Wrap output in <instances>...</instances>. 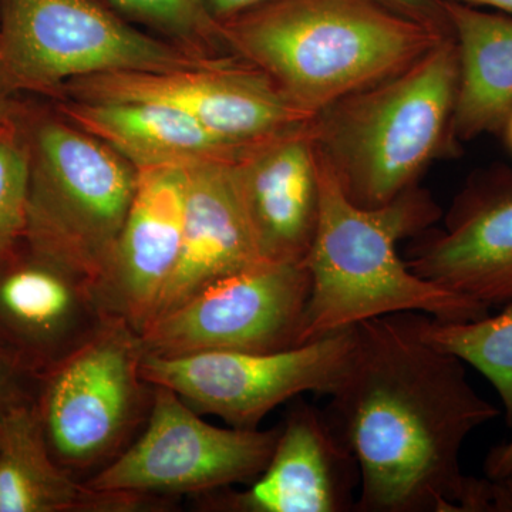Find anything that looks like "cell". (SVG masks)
Segmentation results:
<instances>
[{"mask_svg":"<svg viewBox=\"0 0 512 512\" xmlns=\"http://www.w3.org/2000/svg\"><path fill=\"white\" fill-rule=\"evenodd\" d=\"M373 2L404 18L451 33L450 23L443 8V0H373Z\"/></svg>","mask_w":512,"mask_h":512,"instance_id":"24","label":"cell"},{"mask_svg":"<svg viewBox=\"0 0 512 512\" xmlns=\"http://www.w3.org/2000/svg\"><path fill=\"white\" fill-rule=\"evenodd\" d=\"M13 109L12 104L8 100V93L0 89V124L5 123L6 120L12 119Z\"/></svg>","mask_w":512,"mask_h":512,"instance_id":"30","label":"cell"},{"mask_svg":"<svg viewBox=\"0 0 512 512\" xmlns=\"http://www.w3.org/2000/svg\"><path fill=\"white\" fill-rule=\"evenodd\" d=\"M137 171L133 201L96 289L110 316L141 333L153 319L180 255L188 167Z\"/></svg>","mask_w":512,"mask_h":512,"instance_id":"15","label":"cell"},{"mask_svg":"<svg viewBox=\"0 0 512 512\" xmlns=\"http://www.w3.org/2000/svg\"><path fill=\"white\" fill-rule=\"evenodd\" d=\"M29 174V138L12 117L0 124V261L25 238Z\"/></svg>","mask_w":512,"mask_h":512,"instance_id":"22","label":"cell"},{"mask_svg":"<svg viewBox=\"0 0 512 512\" xmlns=\"http://www.w3.org/2000/svg\"><path fill=\"white\" fill-rule=\"evenodd\" d=\"M269 2L272 0H204L205 6L218 22L235 18Z\"/></svg>","mask_w":512,"mask_h":512,"instance_id":"27","label":"cell"},{"mask_svg":"<svg viewBox=\"0 0 512 512\" xmlns=\"http://www.w3.org/2000/svg\"><path fill=\"white\" fill-rule=\"evenodd\" d=\"M141 335L111 318L35 382L33 407L50 453L87 481L123 453L146 424L154 384L141 373Z\"/></svg>","mask_w":512,"mask_h":512,"instance_id":"7","label":"cell"},{"mask_svg":"<svg viewBox=\"0 0 512 512\" xmlns=\"http://www.w3.org/2000/svg\"><path fill=\"white\" fill-rule=\"evenodd\" d=\"M319 160L318 227L305 265L311 295L301 345L366 320L421 312L441 320L483 318L490 309L414 274L399 255L400 242L433 227L441 208L419 185L389 204H355L328 164Z\"/></svg>","mask_w":512,"mask_h":512,"instance_id":"3","label":"cell"},{"mask_svg":"<svg viewBox=\"0 0 512 512\" xmlns=\"http://www.w3.org/2000/svg\"><path fill=\"white\" fill-rule=\"evenodd\" d=\"M231 170L262 261L305 262L320 207L312 123L252 147Z\"/></svg>","mask_w":512,"mask_h":512,"instance_id":"16","label":"cell"},{"mask_svg":"<svg viewBox=\"0 0 512 512\" xmlns=\"http://www.w3.org/2000/svg\"><path fill=\"white\" fill-rule=\"evenodd\" d=\"M458 50L454 143L497 133L512 111V16L443 0Z\"/></svg>","mask_w":512,"mask_h":512,"instance_id":"20","label":"cell"},{"mask_svg":"<svg viewBox=\"0 0 512 512\" xmlns=\"http://www.w3.org/2000/svg\"><path fill=\"white\" fill-rule=\"evenodd\" d=\"M231 163L208 161L188 167L180 255L151 322L208 285L264 264L239 201Z\"/></svg>","mask_w":512,"mask_h":512,"instance_id":"17","label":"cell"},{"mask_svg":"<svg viewBox=\"0 0 512 512\" xmlns=\"http://www.w3.org/2000/svg\"><path fill=\"white\" fill-rule=\"evenodd\" d=\"M326 416L359 466L356 512H491L490 478L466 476L471 433L500 416L457 357L417 338L399 313L355 326Z\"/></svg>","mask_w":512,"mask_h":512,"instance_id":"1","label":"cell"},{"mask_svg":"<svg viewBox=\"0 0 512 512\" xmlns=\"http://www.w3.org/2000/svg\"><path fill=\"white\" fill-rule=\"evenodd\" d=\"M171 498L94 490L57 464L33 399L0 419V512H138L171 507Z\"/></svg>","mask_w":512,"mask_h":512,"instance_id":"18","label":"cell"},{"mask_svg":"<svg viewBox=\"0 0 512 512\" xmlns=\"http://www.w3.org/2000/svg\"><path fill=\"white\" fill-rule=\"evenodd\" d=\"M221 59L148 36L96 0H3L0 89L8 94L59 96L96 74L175 72Z\"/></svg>","mask_w":512,"mask_h":512,"instance_id":"5","label":"cell"},{"mask_svg":"<svg viewBox=\"0 0 512 512\" xmlns=\"http://www.w3.org/2000/svg\"><path fill=\"white\" fill-rule=\"evenodd\" d=\"M110 318L89 276L25 238L0 261V357L33 382Z\"/></svg>","mask_w":512,"mask_h":512,"instance_id":"12","label":"cell"},{"mask_svg":"<svg viewBox=\"0 0 512 512\" xmlns=\"http://www.w3.org/2000/svg\"><path fill=\"white\" fill-rule=\"evenodd\" d=\"M458 50L448 36L407 69L316 114L318 154L350 200L389 204L419 185L434 158L456 151L451 126Z\"/></svg>","mask_w":512,"mask_h":512,"instance_id":"4","label":"cell"},{"mask_svg":"<svg viewBox=\"0 0 512 512\" xmlns=\"http://www.w3.org/2000/svg\"><path fill=\"white\" fill-rule=\"evenodd\" d=\"M500 131H503L505 144H507V147L510 148L512 153V111Z\"/></svg>","mask_w":512,"mask_h":512,"instance_id":"31","label":"cell"},{"mask_svg":"<svg viewBox=\"0 0 512 512\" xmlns=\"http://www.w3.org/2000/svg\"><path fill=\"white\" fill-rule=\"evenodd\" d=\"M311 295L305 262H264L222 278L150 323L141 335L146 355L276 352L301 345Z\"/></svg>","mask_w":512,"mask_h":512,"instance_id":"10","label":"cell"},{"mask_svg":"<svg viewBox=\"0 0 512 512\" xmlns=\"http://www.w3.org/2000/svg\"><path fill=\"white\" fill-rule=\"evenodd\" d=\"M29 147L25 241L96 285L126 221L137 168L60 120L40 123Z\"/></svg>","mask_w":512,"mask_h":512,"instance_id":"6","label":"cell"},{"mask_svg":"<svg viewBox=\"0 0 512 512\" xmlns=\"http://www.w3.org/2000/svg\"><path fill=\"white\" fill-rule=\"evenodd\" d=\"M451 2L466 3L476 8H487L512 16V0H451Z\"/></svg>","mask_w":512,"mask_h":512,"instance_id":"29","label":"cell"},{"mask_svg":"<svg viewBox=\"0 0 512 512\" xmlns=\"http://www.w3.org/2000/svg\"><path fill=\"white\" fill-rule=\"evenodd\" d=\"M35 382L20 375L0 357V419L20 403L33 399Z\"/></svg>","mask_w":512,"mask_h":512,"instance_id":"25","label":"cell"},{"mask_svg":"<svg viewBox=\"0 0 512 512\" xmlns=\"http://www.w3.org/2000/svg\"><path fill=\"white\" fill-rule=\"evenodd\" d=\"M130 15L156 26L178 45L211 55L221 46V26L204 0H111Z\"/></svg>","mask_w":512,"mask_h":512,"instance_id":"23","label":"cell"},{"mask_svg":"<svg viewBox=\"0 0 512 512\" xmlns=\"http://www.w3.org/2000/svg\"><path fill=\"white\" fill-rule=\"evenodd\" d=\"M70 123L103 141L134 167L235 161L251 148L215 136L183 111L144 101H80L62 104Z\"/></svg>","mask_w":512,"mask_h":512,"instance_id":"19","label":"cell"},{"mask_svg":"<svg viewBox=\"0 0 512 512\" xmlns=\"http://www.w3.org/2000/svg\"><path fill=\"white\" fill-rule=\"evenodd\" d=\"M278 436L279 426L215 427L173 390L154 384L150 413L136 439L84 483L94 490L158 498L210 494L258 478Z\"/></svg>","mask_w":512,"mask_h":512,"instance_id":"8","label":"cell"},{"mask_svg":"<svg viewBox=\"0 0 512 512\" xmlns=\"http://www.w3.org/2000/svg\"><path fill=\"white\" fill-rule=\"evenodd\" d=\"M356 329L339 330L276 352L146 355L148 383L177 393L195 412L214 414L235 429L256 430L272 410L302 393L329 396L352 360Z\"/></svg>","mask_w":512,"mask_h":512,"instance_id":"9","label":"cell"},{"mask_svg":"<svg viewBox=\"0 0 512 512\" xmlns=\"http://www.w3.org/2000/svg\"><path fill=\"white\" fill-rule=\"evenodd\" d=\"M485 476L490 480H503L512 473V439L491 448L484 464Z\"/></svg>","mask_w":512,"mask_h":512,"instance_id":"26","label":"cell"},{"mask_svg":"<svg viewBox=\"0 0 512 512\" xmlns=\"http://www.w3.org/2000/svg\"><path fill=\"white\" fill-rule=\"evenodd\" d=\"M238 59L200 69L164 73L96 74L67 84L80 101H144L183 111L215 136L252 148L311 124L316 116L296 107L264 73Z\"/></svg>","mask_w":512,"mask_h":512,"instance_id":"11","label":"cell"},{"mask_svg":"<svg viewBox=\"0 0 512 512\" xmlns=\"http://www.w3.org/2000/svg\"><path fill=\"white\" fill-rule=\"evenodd\" d=\"M399 315L417 338L473 366L493 384L512 429V301L497 315L458 322L421 312Z\"/></svg>","mask_w":512,"mask_h":512,"instance_id":"21","label":"cell"},{"mask_svg":"<svg viewBox=\"0 0 512 512\" xmlns=\"http://www.w3.org/2000/svg\"><path fill=\"white\" fill-rule=\"evenodd\" d=\"M494 481L495 512H512V473Z\"/></svg>","mask_w":512,"mask_h":512,"instance_id":"28","label":"cell"},{"mask_svg":"<svg viewBox=\"0 0 512 512\" xmlns=\"http://www.w3.org/2000/svg\"><path fill=\"white\" fill-rule=\"evenodd\" d=\"M404 261L420 278L485 308L511 302V168L474 174L454 198L444 227L414 237Z\"/></svg>","mask_w":512,"mask_h":512,"instance_id":"13","label":"cell"},{"mask_svg":"<svg viewBox=\"0 0 512 512\" xmlns=\"http://www.w3.org/2000/svg\"><path fill=\"white\" fill-rule=\"evenodd\" d=\"M220 26L222 46L313 116L453 36L373 0H272Z\"/></svg>","mask_w":512,"mask_h":512,"instance_id":"2","label":"cell"},{"mask_svg":"<svg viewBox=\"0 0 512 512\" xmlns=\"http://www.w3.org/2000/svg\"><path fill=\"white\" fill-rule=\"evenodd\" d=\"M359 466L326 416L298 400L279 426L274 453L247 490L222 488L202 507L224 512H349L359 493Z\"/></svg>","mask_w":512,"mask_h":512,"instance_id":"14","label":"cell"}]
</instances>
